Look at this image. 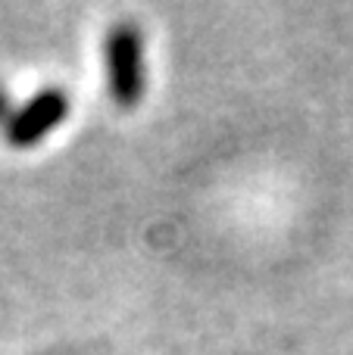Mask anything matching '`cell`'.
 Here are the masks:
<instances>
[{
  "instance_id": "1",
  "label": "cell",
  "mask_w": 353,
  "mask_h": 355,
  "mask_svg": "<svg viewBox=\"0 0 353 355\" xmlns=\"http://www.w3.org/2000/svg\"><path fill=\"white\" fill-rule=\"evenodd\" d=\"M106 91L119 110H135L147 94V62H144V35L135 22L122 19L106 31L104 41Z\"/></svg>"
},
{
  "instance_id": "2",
  "label": "cell",
  "mask_w": 353,
  "mask_h": 355,
  "mask_svg": "<svg viewBox=\"0 0 353 355\" xmlns=\"http://www.w3.org/2000/svg\"><path fill=\"white\" fill-rule=\"evenodd\" d=\"M72 103L69 94L63 87H41L25 100L19 110H13L3 122V141L13 150H28L35 144H41L50 131H56V125H63V119L69 116Z\"/></svg>"
},
{
  "instance_id": "3",
  "label": "cell",
  "mask_w": 353,
  "mask_h": 355,
  "mask_svg": "<svg viewBox=\"0 0 353 355\" xmlns=\"http://www.w3.org/2000/svg\"><path fill=\"white\" fill-rule=\"evenodd\" d=\"M6 116H10V94L3 91V85H0V119L6 122Z\"/></svg>"
}]
</instances>
